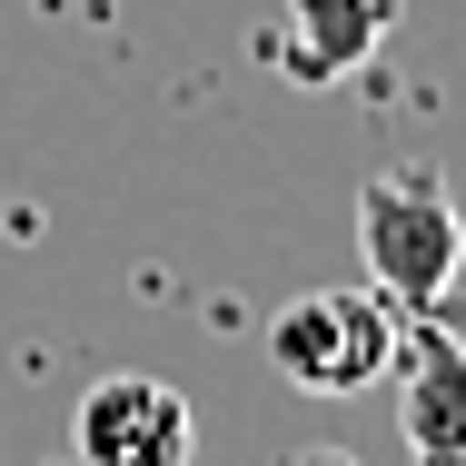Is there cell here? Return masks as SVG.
Instances as JSON below:
<instances>
[{
	"label": "cell",
	"mask_w": 466,
	"mask_h": 466,
	"mask_svg": "<svg viewBox=\"0 0 466 466\" xmlns=\"http://www.w3.org/2000/svg\"><path fill=\"white\" fill-rule=\"evenodd\" d=\"M358 258H368V288L387 308H447V288H457V268H466L457 188L437 179L427 159L377 169V179L358 188Z\"/></svg>",
	"instance_id": "cell-1"
},
{
	"label": "cell",
	"mask_w": 466,
	"mask_h": 466,
	"mask_svg": "<svg viewBox=\"0 0 466 466\" xmlns=\"http://www.w3.org/2000/svg\"><path fill=\"white\" fill-rule=\"evenodd\" d=\"M397 437L417 466H466V338L437 308H397Z\"/></svg>",
	"instance_id": "cell-3"
},
{
	"label": "cell",
	"mask_w": 466,
	"mask_h": 466,
	"mask_svg": "<svg viewBox=\"0 0 466 466\" xmlns=\"http://www.w3.org/2000/svg\"><path fill=\"white\" fill-rule=\"evenodd\" d=\"M70 457L80 466H188L198 417L169 377H99L70 417Z\"/></svg>",
	"instance_id": "cell-4"
},
{
	"label": "cell",
	"mask_w": 466,
	"mask_h": 466,
	"mask_svg": "<svg viewBox=\"0 0 466 466\" xmlns=\"http://www.w3.org/2000/svg\"><path fill=\"white\" fill-rule=\"evenodd\" d=\"M397 10H407V0H279V70L308 80V90L358 80L377 50H387Z\"/></svg>",
	"instance_id": "cell-5"
},
{
	"label": "cell",
	"mask_w": 466,
	"mask_h": 466,
	"mask_svg": "<svg viewBox=\"0 0 466 466\" xmlns=\"http://www.w3.org/2000/svg\"><path fill=\"white\" fill-rule=\"evenodd\" d=\"M397 358V308L377 288H298L268 318V368L308 397H358Z\"/></svg>",
	"instance_id": "cell-2"
},
{
	"label": "cell",
	"mask_w": 466,
	"mask_h": 466,
	"mask_svg": "<svg viewBox=\"0 0 466 466\" xmlns=\"http://www.w3.org/2000/svg\"><path fill=\"white\" fill-rule=\"evenodd\" d=\"M298 466H358V457H348V447H308Z\"/></svg>",
	"instance_id": "cell-6"
}]
</instances>
